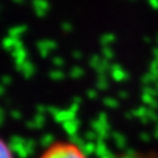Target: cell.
Returning a JSON list of instances; mask_svg holds the SVG:
<instances>
[{
    "instance_id": "6da1fadb",
    "label": "cell",
    "mask_w": 158,
    "mask_h": 158,
    "mask_svg": "<svg viewBox=\"0 0 158 158\" xmlns=\"http://www.w3.org/2000/svg\"><path fill=\"white\" fill-rule=\"evenodd\" d=\"M38 158H87V156L74 142L57 141L48 146Z\"/></svg>"
},
{
    "instance_id": "7a4b0ae2",
    "label": "cell",
    "mask_w": 158,
    "mask_h": 158,
    "mask_svg": "<svg viewBox=\"0 0 158 158\" xmlns=\"http://www.w3.org/2000/svg\"><path fill=\"white\" fill-rule=\"evenodd\" d=\"M0 158H15L11 146L2 137H0Z\"/></svg>"
}]
</instances>
